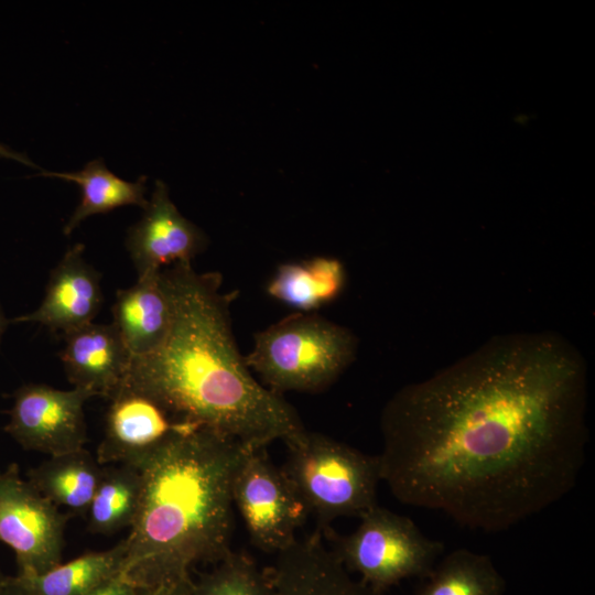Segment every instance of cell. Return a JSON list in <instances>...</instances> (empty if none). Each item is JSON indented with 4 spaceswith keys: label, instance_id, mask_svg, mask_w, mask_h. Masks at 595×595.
I'll return each mask as SVG.
<instances>
[{
    "label": "cell",
    "instance_id": "8",
    "mask_svg": "<svg viewBox=\"0 0 595 595\" xmlns=\"http://www.w3.org/2000/svg\"><path fill=\"white\" fill-rule=\"evenodd\" d=\"M71 516L23 479L15 463L0 472V541L13 550L19 575L42 574L62 563Z\"/></svg>",
    "mask_w": 595,
    "mask_h": 595
},
{
    "label": "cell",
    "instance_id": "12",
    "mask_svg": "<svg viewBox=\"0 0 595 595\" xmlns=\"http://www.w3.org/2000/svg\"><path fill=\"white\" fill-rule=\"evenodd\" d=\"M83 244L68 249L50 275L40 306L11 323H37L63 334L91 323L102 306L99 273L84 259Z\"/></svg>",
    "mask_w": 595,
    "mask_h": 595
},
{
    "label": "cell",
    "instance_id": "14",
    "mask_svg": "<svg viewBox=\"0 0 595 595\" xmlns=\"http://www.w3.org/2000/svg\"><path fill=\"white\" fill-rule=\"evenodd\" d=\"M269 572L275 595H383L355 578L318 531L277 553Z\"/></svg>",
    "mask_w": 595,
    "mask_h": 595
},
{
    "label": "cell",
    "instance_id": "15",
    "mask_svg": "<svg viewBox=\"0 0 595 595\" xmlns=\"http://www.w3.org/2000/svg\"><path fill=\"white\" fill-rule=\"evenodd\" d=\"M160 272L140 277L116 293L111 324L132 358L160 347L170 329L171 306Z\"/></svg>",
    "mask_w": 595,
    "mask_h": 595
},
{
    "label": "cell",
    "instance_id": "1",
    "mask_svg": "<svg viewBox=\"0 0 595 595\" xmlns=\"http://www.w3.org/2000/svg\"><path fill=\"white\" fill-rule=\"evenodd\" d=\"M587 366L554 332L491 337L380 415L381 480L401 504L500 532L564 498L585 461Z\"/></svg>",
    "mask_w": 595,
    "mask_h": 595
},
{
    "label": "cell",
    "instance_id": "9",
    "mask_svg": "<svg viewBox=\"0 0 595 595\" xmlns=\"http://www.w3.org/2000/svg\"><path fill=\"white\" fill-rule=\"evenodd\" d=\"M90 397L80 388L24 385L13 393L4 430L23 448L50 456L82 450L87 441L84 404Z\"/></svg>",
    "mask_w": 595,
    "mask_h": 595
},
{
    "label": "cell",
    "instance_id": "5",
    "mask_svg": "<svg viewBox=\"0 0 595 595\" xmlns=\"http://www.w3.org/2000/svg\"><path fill=\"white\" fill-rule=\"evenodd\" d=\"M286 447L281 468L323 528L340 517L359 518L378 505L382 482L378 455L307 430Z\"/></svg>",
    "mask_w": 595,
    "mask_h": 595
},
{
    "label": "cell",
    "instance_id": "28",
    "mask_svg": "<svg viewBox=\"0 0 595 595\" xmlns=\"http://www.w3.org/2000/svg\"><path fill=\"white\" fill-rule=\"evenodd\" d=\"M7 580H8V577H6L0 571V593H1L2 588H3V586L6 585Z\"/></svg>",
    "mask_w": 595,
    "mask_h": 595
},
{
    "label": "cell",
    "instance_id": "23",
    "mask_svg": "<svg viewBox=\"0 0 595 595\" xmlns=\"http://www.w3.org/2000/svg\"><path fill=\"white\" fill-rule=\"evenodd\" d=\"M192 587L193 580L188 575L150 586L137 587V595H192Z\"/></svg>",
    "mask_w": 595,
    "mask_h": 595
},
{
    "label": "cell",
    "instance_id": "25",
    "mask_svg": "<svg viewBox=\"0 0 595 595\" xmlns=\"http://www.w3.org/2000/svg\"><path fill=\"white\" fill-rule=\"evenodd\" d=\"M0 158L11 159L28 166L37 167L25 154L0 142Z\"/></svg>",
    "mask_w": 595,
    "mask_h": 595
},
{
    "label": "cell",
    "instance_id": "2",
    "mask_svg": "<svg viewBox=\"0 0 595 595\" xmlns=\"http://www.w3.org/2000/svg\"><path fill=\"white\" fill-rule=\"evenodd\" d=\"M171 306L169 333L133 357L122 388L155 401L178 422L206 428L251 448L285 444L304 428L296 410L248 368L234 338L230 304L218 272L178 263L160 272Z\"/></svg>",
    "mask_w": 595,
    "mask_h": 595
},
{
    "label": "cell",
    "instance_id": "7",
    "mask_svg": "<svg viewBox=\"0 0 595 595\" xmlns=\"http://www.w3.org/2000/svg\"><path fill=\"white\" fill-rule=\"evenodd\" d=\"M232 504L259 550L277 554L295 540L309 512L282 468L264 448H248L231 484Z\"/></svg>",
    "mask_w": 595,
    "mask_h": 595
},
{
    "label": "cell",
    "instance_id": "20",
    "mask_svg": "<svg viewBox=\"0 0 595 595\" xmlns=\"http://www.w3.org/2000/svg\"><path fill=\"white\" fill-rule=\"evenodd\" d=\"M412 595H504L506 581L491 558L468 549L442 555Z\"/></svg>",
    "mask_w": 595,
    "mask_h": 595
},
{
    "label": "cell",
    "instance_id": "22",
    "mask_svg": "<svg viewBox=\"0 0 595 595\" xmlns=\"http://www.w3.org/2000/svg\"><path fill=\"white\" fill-rule=\"evenodd\" d=\"M192 595H275L269 569L231 551L215 567L193 581Z\"/></svg>",
    "mask_w": 595,
    "mask_h": 595
},
{
    "label": "cell",
    "instance_id": "17",
    "mask_svg": "<svg viewBox=\"0 0 595 595\" xmlns=\"http://www.w3.org/2000/svg\"><path fill=\"white\" fill-rule=\"evenodd\" d=\"M104 466L85 448L50 456L28 472V480L51 502L71 515H86Z\"/></svg>",
    "mask_w": 595,
    "mask_h": 595
},
{
    "label": "cell",
    "instance_id": "16",
    "mask_svg": "<svg viewBox=\"0 0 595 595\" xmlns=\"http://www.w3.org/2000/svg\"><path fill=\"white\" fill-rule=\"evenodd\" d=\"M346 280L340 260L314 257L281 263L267 284V293L298 312L315 313L343 293Z\"/></svg>",
    "mask_w": 595,
    "mask_h": 595
},
{
    "label": "cell",
    "instance_id": "27",
    "mask_svg": "<svg viewBox=\"0 0 595 595\" xmlns=\"http://www.w3.org/2000/svg\"><path fill=\"white\" fill-rule=\"evenodd\" d=\"M9 323H10V321H8L6 318V315H4V313L2 311V307L0 305V340H1V338H2V336L4 334V332H6L7 326H8Z\"/></svg>",
    "mask_w": 595,
    "mask_h": 595
},
{
    "label": "cell",
    "instance_id": "13",
    "mask_svg": "<svg viewBox=\"0 0 595 595\" xmlns=\"http://www.w3.org/2000/svg\"><path fill=\"white\" fill-rule=\"evenodd\" d=\"M60 354L74 388L112 399L123 387L132 356L115 326L94 322L64 334Z\"/></svg>",
    "mask_w": 595,
    "mask_h": 595
},
{
    "label": "cell",
    "instance_id": "6",
    "mask_svg": "<svg viewBox=\"0 0 595 595\" xmlns=\"http://www.w3.org/2000/svg\"><path fill=\"white\" fill-rule=\"evenodd\" d=\"M347 536H335L332 551L349 573L383 594L403 580H422L444 553L411 518L376 505Z\"/></svg>",
    "mask_w": 595,
    "mask_h": 595
},
{
    "label": "cell",
    "instance_id": "4",
    "mask_svg": "<svg viewBox=\"0 0 595 595\" xmlns=\"http://www.w3.org/2000/svg\"><path fill=\"white\" fill-rule=\"evenodd\" d=\"M245 356L248 368L275 393L318 392L351 365L358 338L316 313L296 312L259 331Z\"/></svg>",
    "mask_w": 595,
    "mask_h": 595
},
{
    "label": "cell",
    "instance_id": "19",
    "mask_svg": "<svg viewBox=\"0 0 595 595\" xmlns=\"http://www.w3.org/2000/svg\"><path fill=\"white\" fill-rule=\"evenodd\" d=\"M126 550L123 539L111 549L85 553L42 574L13 578L28 595H89L120 573Z\"/></svg>",
    "mask_w": 595,
    "mask_h": 595
},
{
    "label": "cell",
    "instance_id": "10",
    "mask_svg": "<svg viewBox=\"0 0 595 595\" xmlns=\"http://www.w3.org/2000/svg\"><path fill=\"white\" fill-rule=\"evenodd\" d=\"M126 246L140 278L174 264L192 263L206 248L207 238L178 212L166 185L156 181L141 219L128 230Z\"/></svg>",
    "mask_w": 595,
    "mask_h": 595
},
{
    "label": "cell",
    "instance_id": "11",
    "mask_svg": "<svg viewBox=\"0 0 595 595\" xmlns=\"http://www.w3.org/2000/svg\"><path fill=\"white\" fill-rule=\"evenodd\" d=\"M191 426L198 425L178 422L152 399L122 388L111 399L96 458L101 466L138 467L172 436Z\"/></svg>",
    "mask_w": 595,
    "mask_h": 595
},
{
    "label": "cell",
    "instance_id": "18",
    "mask_svg": "<svg viewBox=\"0 0 595 595\" xmlns=\"http://www.w3.org/2000/svg\"><path fill=\"white\" fill-rule=\"evenodd\" d=\"M41 175L74 182L80 187V202L63 229L67 236L91 215L105 214L126 205L144 209L149 203L145 197L147 176H140L136 182L122 180L106 167L102 159L88 162L77 172L44 171Z\"/></svg>",
    "mask_w": 595,
    "mask_h": 595
},
{
    "label": "cell",
    "instance_id": "3",
    "mask_svg": "<svg viewBox=\"0 0 595 595\" xmlns=\"http://www.w3.org/2000/svg\"><path fill=\"white\" fill-rule=\"evenodd\" d=\"M251 448L213 430L191 426L153 452L139 468L141 497L120 575L136 587L190 575L232 550L231 484Z\"/></svg>",
    "mask_w": 595,
    "mask_h": 595
},
{
    "label": "cell",
    "instance_id": "21",
    "mask_svg": "<svg viewBox=\"0 0 595 595\" xmlns=\"http://www.w3.org/2000/svg\"><path fill=\"white\" fill-rule=\"evenodd\" d=\"M139 468L128 464L104 466L102 475L87 511L93 533L110 534L132 526L141 497Z\"/></svg>",
    "mask_w": 595,
    "mask_h": 595
},
{
    "label": "cell",
    "instance_id": "26",
    "mask_svg": "<svg viewBox=\"0 0 595 595\" xmlns=\"http://www.w3.org/2000/svg\"><path fill=\"white\" fill-rule=\"evenodd\" d=\"M0 595H28L24 589L14 581L13 577H8Z\"/></svg>",
    "mask_w": 595,
    "mask_h": 595
},
{
    "label": "cell",
    "instance_id": "24",
    "mask_svg": "<svg viewBox=\"0 0 595 595\" xmlns=\"http://www.w3.org/2000/svg\"><path fill=\"white\" fill-rule=\"evenodd\" d=\"M89 595H137V587L119 573L105 581Z\"/></svg>",
    "mask_w": 595,
    "mask_h": 595
}]
</instances>
